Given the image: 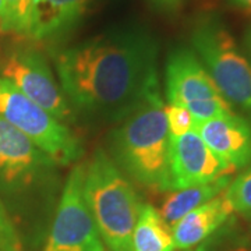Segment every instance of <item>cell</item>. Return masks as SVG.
<instances>
[{
	"instance_id": "cell-22",
	"label": "cell",
	"mask_w": 251,
	"mask_h": 251,
	"mask_svg": "<svg viewBox=\"0 0 251 251\" xmlns=\"http://www.w3.org/2000/svg\"><path fill=\"white\" fill-rule=\"evenodd\" d=\"M246 45H247L251 53V27L247 29V34H246Z\"/></svg>"
},
{
	"instance_id": "cell-16",
	"label": "cell",
	"mask_w": 251,
	"mask_h": 251,
	"mask_svg": "<svg viewBox=\"0 0 251 251\" xmlns=\"http://www.w3.org/2000/svg\"><path fill=\"white\" fill-rule=\"evenodd\" d=\"M32 0H3V21L1 32L29 35Z\"/></svg>"
},
{
	"instance_id": "cell-19",
	"label": "cell",
	"mask_w": 251,
	"mask_h": 251,
	"mask_svg": "<svg viewBox=\"0 0 251 251\" xmlns=\"http://www.w3.org/2000/svg\"><path fill=\"white\" fill-rule=\"evenodd\" d=\"M0 251H25L18 230L0 200Z\"/></svg>"
},
{
	"instance_id": "cell-21",
	"label": "cell",
	"mask_w": 251,
	"mask_h": 251,
	"mask_svg": "<svg viewBox=\"0 0 251 251\" xmlns=\"http://www.w3.org/2000/svg\"><path fill=\"white\" fill-rule=\"evenodd\" d=\"M229 3L233 6V7H237V9H242L244 11L251 9V0H229Z\"/></svg>"
},
{
	"instance_id": "cell-15",
	"label": "cell",
	"mask_w": 251,
	"mask_h": 251,
	"mask_svg": "<svg viewBox=\"0 0 251 251\" xmlns=\"http://www.w3.org/2000/svg\"><path fill=\"white\" fill-rule=\"evenodd\" d=\"M172 227L151 204H143L131 237V251H175Z\"/></svg>"
},
{
	"instance_id": "cell-4",
	"label": "cell",
	"mask_w": 251,
	"mask_h": 251,
	"mask_svg": "<svg viewBox=\"0 0 251 251\" xmlns=\"http://www.w3.org/2000/svg\"><path fill=\"white\" fill-rule=\"evenodd\" d=\"M194 53L230 105L251 113V63L216 16H201L191 28Z\"/></svg>"
},
{
	"instance_id": "cell-10",
	"label": "cell",
	"mask_w": 251,
	"mask_h": 251,
	"mask_svg": "<svg viewBox=\"0 0 251 251\" xmlns=\"http://www.w3.org/2000/svg\"><path fill=\"white\" fill-rule=\"evenodd\" d=\"M234 171L212 152L196 130L171 137L172 190L211 183Z\"/></svg>"
},
{
	"instance_id": "cell-3",
	"label": "cell",
	"mask_w": 251,
	"mask_h": 251,
	"mask_svg": "<svg viewBox=\"0 0 251 251\" xmlns=\"http://www.w3.org/2000/svg\"><path fill=\"white\" fill-rule=\"evenodd\" d=\"M82 194L109 251H131V237L143 204L116 162L98 150L85 165Z\"/></svg>"
},
{
	"instance_id": "cell-18",
	"label": "cell",
	"mask_w": 251,
	"mask_h": 251,
	"mask_svg": "<svg viewBox=\"0 0 251 251\" xmlns=\"http://www.w3.org/2000/svg\"><path fill=\"white\" fill-rule=\"evenodd\" d=\"M165 116L172 138H176L194 130L196 120L184 106H180L176 103H168L165 105Z\"/></svg>"
},
{
	"instance_id": "cell-14",
	"label": "cell",
	"mask_w": 251,
	"mask_h": 251,
	"mask_svg": "<svg viewBox=\"0 0 251 251\" xmlns=\"http://www.w3.org/2000/svg\"><path fill=\"white\" fill-rule=\"evenodd\" d=\"M232 181V175L222 176L211 183L198 184L191 187L171 190L163 200L159 214L169 226H175L180 219L193 209L208 202L209 200L221 194Z\"/></svg>"
},
{
	"instance_id": "cell-12",
	"label": "cell",
	"mask_w": 251,
	"mask_h": 251,
	"mask_svg": "<svg viewBox=\"0 0 251 251\" xmlns=\"http://www.w3.org/2000/svg\"><path fill=\"white\" fill-rule=\"evenodd\" d=\"M92 0H32L29 38L56 42L78 27Z\"/></svg>"
},
{
	"instance_id": "cell-1",
	"label": "cell",
	"mask_w": 251,
	"mask_h": 251,
	"mask_svg": "<svg viewBox=\"0 0 251 251\" xmlns=\"http://www.w3.org/2000/svg\"><path fill=\"white\" fill-rule=\"evenodd\" d=\"M60 88L82 115L117 123L159 87L158 42L141 27L113 28L53 56Z\"/></svg>"
},
{
	"instance_id": "cell-11",
	"label": "cell",
	"mask_w": 251,
	"mask_h": 251,
	"mask_svg": "<svg viewBox=\"0 0 251 251\" xmlns=\"http://www.w3.org/2000/svg\"><path fill=\"white\" fill-rule=\"evenodd\" d=\"M194 130L212 152L233 169L251 163V126L243 117L230 113L196 122Z\"/></svg>"
},
{
	"instance_id": "cell-25",
	"label": "cell",
	"mask_w": 251,
	"mask_h": 251,
	"mask_svg": "<svg viewBox=\"0 0 251 251\" xmlns=\"http://www.w3.org/2000/svg\"><path fill=\"white\" fill-rule=\"evenodd\" d=\"M246 13H247V14H250V16H251V9H250V10H247Z\"/></svg>"
},
{
	"instance_id": "cell-9",
	"label": "cell",
	"mask_w": 251,
	"mask_h": 251,
	"mask_svg": "<svg viewBox=\"0 0 251 251\" xmlns=\"http://www.w3.org/2000/svg\"><path fill=\"white\" fill-rule=\"evenodd\" d=\"M0 75L63 123L73 119L72 106L46 62L34 48H13L0 57Z\"/></svg>"
},
{
	"instance_id": "cell-13",
	"label": "cell",
	"mask_w": 251,
	"mask_h": 251,
	"mask_svg": "<svg viewBox=\"0 0 251 251\" xmlns=\"http://www.w3.org/2000/svg\"><path fill=\"white\" fill-rule=\"evenodd\" d=\"M225 190L208 202L188 212L175 226H172L176 250L194 249L227 221L233 212V208L226 198Z\"/></svg>"
},
{
	"instance_id": "cell-8",
	"label": "cell",
	"mask_w": 251,
	"mask_h": 251,
	"mask_svg": "<svg viewBox=\"0 0 251 251\" xmlns=\"http://www.w3.org/2000/svg\"><path fill=\"white\" fill-rule=\"evenodd\" d=\"M84 176L85 163L70 172L42 251H106L84 200Z\"/></svg>"
},
{
	"instance_id": "cell-17",
	"label": "cell",
	"mask_w": 251,
	"mask_h": 251,
	"mask_svg": "<svg viewBox=\"0 0 251 251\" xmlns=\"http://www.w3.org/2000/svg\"><path fill=\"white\" fill-rule=\"evenodd\" d=\"M225 194L233 211L251 218V166L230 181Z\"/></svg>"
},
{
	"instance_id": "cell-7",
	"label": "cell",
	"mask_w": 251,
	"mask_h": 251,
	"mask_svg": "<svg viewBox=\"0 0 251 251\" xmlns=\"http://www.w3.org/2000/svg\"><path fill=\"white\" fill-rule=\"evenodd\" d=\"M57 163L27 135L0 117V186L28 196L54 190Z\"/></svg>"
},
{
	"instance_id": "cell-20",
	"label": "cell",
	"mask_w": 251,
	"mask_h": 251,
	"mask_svg": "<svg viewBox=\"0 0 251 251\" xmlns=\"http://www.w3.org/2000/svg\"><path fill=\"white\" fill-rule=\"evenodd\" d=\"M152 1L156 6L166 10L177 9L180 6V3H181V0H152Z\"/></svg>"
},
{
	"instance_id": "cell-26",
	"label": "cell",
	"mask_w": 251,
	"mask_h": 251,
	"mask_svg": "<svg viewBox=\"0 0 251 251\" xmlns=\"http://www.w3.org/2000/svg\"><path fill=\"white\" fill-rule=\"evenodd\" d=\"M184 251H201V250H193V249H191V250H184Z\"/></svg>"
},
{
	"instance_id": "cell-2",
	"label": "cell",
	"mask_w": 251,
	"mask_h": 251,
	"mask_svg": "<svg viewBox=\"0 0 251 251\" xmlns=\"http://www.w3.org/2000/svg\"><path fill=\"white\" fill-rule=\"evenodd\" d=\"M110 151L122 172L135 181L156 191H171V134L159 87L117 122Z\"/></svg>"
},
{
	"instance_id": "cell-5",
	"label": "cell",
	"mask_w": 251,
	"mask_h": 251,
	"mask_svg": "<svg viewBox=\"0 0 251 251\" xmlns=\"http://www.w3.org/2000/svg\"><path fill=\"white\" fill-rule=\"evenodd\" d=\"M0 117L25 134L57 166L80 161L84 148L70 127L57 120L0 75Z\"/></svg>"
},
{
	"instance_id": "cell-23",
	"label": "cell",
	"mask_w": 251,
	"mask_h": 251,
	"mask_svg": "<svg viewBox=\"0 0 251 251\" xmlns=\"http://www.w3.org/2000/svg\"><path fill=\"white\" fill-rule=\"evenodd\" d=\"M229 251H251L247 246H234Z\"/></svg>"
},
{
	"instance_id": "cell-6",
	"label": "cell",
	"mask_w": 251,
	"mask_h": 251,
	"mask_svg": "<svg viewBox=\"0 0 251 251\" xmlns=\"http://www.w3.org/2000/svg\"><path fill=\"white\" fill-rule=\"evenodd\" d=\"M165 77L168 103L184 106L196 122L233 113L197 54L186 46L175 48L169 53Z\"/></svg>"
},
{
	"instance_id": "cell-24",
	"label": "cell",
	"mask_w": 251,
	"mask_h": 251,
	"mask_svg": "<svg viewBox=\"0 0 251 251\" xmlns=\"http://www.w3.org/2000/svg\"><path fill=\"white\" fill-rule=\"evenodd\" d=\"M1 21H3V0H0V27H1Z\"/></svg>"
}]
</instances>
